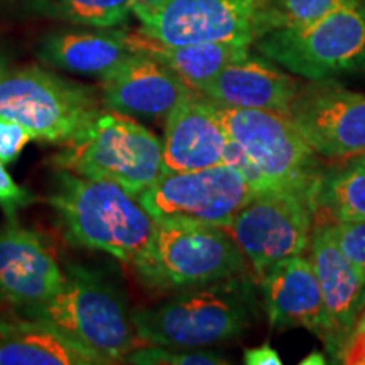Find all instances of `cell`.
Returning a JSON list of instances; mask_svg holds the SVG:
<instances>
[{
  "label": "cell",
  "instance_id": "9c48e42d",
  "mask_svg": "<svg viewBox=\"0 0 365 365\" xmlns=\"http://www.w3.org/2000/svg\"><path fill=\"white\" fill-rule=\"evenodd\" d=\"M132 12L144 34L170 46H250L269 33L266 0H168L156 9Z\"/></svg>",
  "mask_w": 365,
  "mask_h": 365
},
{
  "label": "cell",
  "instance_id": "83f0119b",
  "mask_svg": "<svg viewBox=\"0 0 365 365\" xmlns=\"http://www.w3.org/2000/svg\"><path fill=\"white\" fill-rule=\"evenodd\" d=\"M33 135L29 130L17 124V122L7 120L0 117V161L14 163L22 149L31 143Z\"/></svg>",
  "mask_w": 365,
  "mask_h": 365
},
{
  "label": "cell",
  "instance_id": "277c9868",
  "mask_svg": "<svg viewBox=\"0 0 365 365\" xmlns=\"http://www.w3.org/2000/svg\"><path fill=\"white\" fill-rule=\"evenodd\" d=\"M63 282L43 303L19 314L49 323L105 364L122 362L144 344L122 291L95 271L68 266Z\"/></svg>",
  "mask_w": 365,
  "mask_h": 365
},
{
  "label": "cell",
  "instance_id": "cb8c5ba5",
  "mask_svg": "<svg viewBox=\"0 0 365 365\" xmlns=\"http://www.w3.org/2000/svg\"><path fill=\"white\" fill-rule=\"evenodd\" d=\"M63 16L78 24L115 27L132 14V0H54Z\"/></svg>",
  "mask_w": 365,
  "mask_h": 365
},
{
  "label": "cell",
  "instance_id": "ac0fdd59",
  "mask_svg": "<svg viewBox=\"0 0 365 365\" xmlns=\"http://www.w3.org/2000/svg\"><path fill=\"white\" fill-rule=\"evenodd\" d=\"M299 88L293 76L249 54L223 68L200 91L225 107L259 108L287 115Z\"/></svg>",
  "mask_w": 365,
  "mask_h": 365
},
{
  "label": "cell",
  "instance_id": "6da1fadb",
  "mask_svg": "<svg viewBox=\"0 0 365 365\" xmlns=\"http://www.w3.org/2000/svg\"><path fill=\"white\" fill-rule=\"evenodd\" d=\"M48 203L71 244L110 254L130 266L156 228V218L124 186L68 170H56Z\"/></svg>",
  "mask_w": 365,
  "mask_h": 365
},
{
  "label": "cell",
  "instance_id": "4dcf8cb0",
  "mask_svg": "<svg viewBox=\"0 0 365 365\" xmlns=\"http://www.w3.org/2000/svg\"><path fill=\"white\" fill-rule=\"evenodd\" d=\"M166 2L168 0H132V11L134 9H156Z\"/></svg>",
  "mask_w": 365,
  "mask_h": 365
},
{
  "label": "cell",
  "instance_id": "44dd1931",
  "mask_svg": "<svg viewBox=\"0 0 365 365\" xmlns=\"http://www.w3.org/2000/svg\"><path fill=\"white\" fill-rule=\"evenodd\" d=\"M127 43L134 53L158 59L176 73L186 85L202 90L223 68L249 56L250 46L235 43H205L170 46L149 38L143 31L125 33Z\"/></svg>",
  "mask_w": 365,
  "mask_h": 365
},
{
  "label": "cell",
  "instance_id": "52a82bcc",
  "mask_svg": "<svg viewBox=\"0 0 365 365\" xmlns=\"http://www.w3.org/2000/svg\"><path fill=\"white\" fill-rule=\"evenodd\" d=\"M264 56L309 81L365 66V7L344 6L304 27L272 29L257 39Z\"/></svg>",
  "mask_w": 365,
  "mask_h": 365
},
{
  "label": "cell",
  "instance_id": "1f68e13d",
  "mask_svg": "<svg viewBox=\"0 0 365 365\" xmlns=\"http://www.w3.org/2000/svg\"><path fill=\"white\" fill-rule=\"evenodd\" d=\"M301 364H303V365H307V364H327V359H325V355H323V354L314 352L312 355H308V357L304 360H301Z\"/></svg>",
  "mask_w": 365,
  "mask_h": 365
},
{
  "label": "cell",
  "instance_id": "4fadbf2b",
  "mask_svg": "<svg viewBox=\"0 0 365 365\" xmlns=\"http://www.w3.org/2000/svg\"><path fill=\"white\" fill-rule=\"evenodd\" d=\"M269 323L277 330L307 328L327 344L330 322L317 272L309 259L291 255L259 274Z\"/></svg>",
  "mask_w": 365,
  "mask_h": 365
},
{
  "label": "cell",
  "instance_id": "7a4b0ae2",
  "mask_svg": "<svg viewBox=\"0 0 365 365\" xmlns=\"http://www.w3.org/2000/svg\"><path fill=\"white\" fill-rule=\"evenodd\" d=\"M257 293L249 276L173 293L171 298L132 312L144 345L205 349L240 336L257 314Z\"/></svg>",
  "mask_w": 365,
  "mask_h": 365
},
{
  "label": "cell",
  "instance_id": "9a60e30c",
  "mask_svg": "<svg viewBox=\"0 0 365 365\" xmlns=\"http://www.w3.org/2000/svg\"><path fill=\"white\" fill-rule=\"evenodd\" d=\"M228 135L218 105L190 88L166 117L163 139L164 171H198L223 164Z\"/></svg>",
  "mask_w": 365,
  "mask_h": 365
},
{
  "label": "cell",
  "instance_id": "ba28073f",
  "mask_svg": "<svg viewBox=\"0 0 365 365\" xmlns=\"http://www.w3.org/2000/svg\"><path fill=\"white\" fill-rule=\"evenodd\" d=\"M218 115L227 135L247 154L269 188H318L322 173L318 171L317 153L289 117L279 112L225 105H218Z\"/></svg>",
  "mask_w": 365,
  "mask_h": 365
},
{
  "label": "cell",
  "instance_id": "f1b7e54d",
  "mask_svg": "<svg viewBox=\"0 0 365 365\" xmlns=\"http://www.w3.org/2000/svg\"><path fill=\"white\" fill-rule=\"evenodd\" d=\"M340 364L365 365V308L355 319V325L350 331L349 340H346L344 354H341Z\"/></svg>",
  "mask_w": 365,
  "mask_h": 365
},
{
  "label": "cell",
  "instance_id": "30bf717a",
  "mask_svg": "<svg viewBox=\"0 0 365 365\" xmlns=\"http://www.w3.org/2000/svg\"><path fill=\"white\" fill-rule=\"evenodd\" d=\"M317 190L281 188L257 195L225 230L234 237L255 274L291 255H301L312 240Z\"/></svg>",
  "mask_w": 365,
  "mask_h": 365
},
{
  "label": "cell",
  "instance_id": "8fae6325",
  "mask_svg": "<svg viewBox=\"0 0 365 365\" xmlns=\"http://www.w3.org/2000/svg\"><path fill=\"white\" fill-rule=\"evenodd\" d=\"M257 190L234 166L171 173L143 191L137 200L154 218L181 217L227 228Z\"/></svg>",
  "mask_w": 365,
  "mask_h": 365
},
{
  "label": "cell",
  "instance_id": "f546056e",
  "mask_svg": "<svg viewBox=\"0 0 365 365\" xmlns=\"http://www.w3.org/2000/svg\"><path fill=\"white\" fill-rule=\"evenodd\" d=\"M244 362L249 365H281L282 360L279 357V354H277L266 341V344H262L261 346L245 350Z\"/></svg>",
  "mask_w": 365,
  "mask_h": 365
},
{
  "label": "cell",
  "instance_id": "e0dca14e",
  "mask_svg": "<svg viewBox=\"0 0 365 365\" xmlns=\"http://www.w3.org/2000/svg\"><path fill=\"white\" fill-rule=\"evenodd\" d=\"M312 261L330 322L328 354L340 362L355 319L365 308V277L331 239L327 225L312 234Z\"/></svg>",
  "mask_w": 365,
  "mask_h": 365
},
{
  "label": "cell",
  "instance_id": "d6a6232c",
  "mask_svg": "<svg viewBox=\"0 0 365 365\" xmlns=\"http://www.w3.org/2000/svg\"><path fill=\"white\" fill-rule=\"evenodd\" d=\"M2 71H6V65H4V59L0 58V73Z\"/></svg>",
  "mask_w": 365,
  "mask_h": 365
},
{
  "label": "cell",
  "instance_id": "5b68a950",
  "mask_svg": "<svg viewBox=\"0 0 365 365\" xmlns=\"http://www.w3.org/2000/svg\"><path fill=\"white\" fill-rule=\"evenodd\" d=\"M53 166L113 181L139 196L163 176V140L134 117L102 110L53 158Z\"/></svg>",
  "mask_w": 365,
  "mask_h": 365
},
{
  "label": "cell",
  "instance_id": "8992f818",
  "mask_svg": "<svg viewBox=\"0 0 365 365\" xmlns=\"http://www.w3.org/2000/svg\"><path fill=\"white\" fill-rule=\"evenodd\" d=\"M93 90L39 66L0 73V117L17 122L34 140L66 145L102 112Z\"/></svg>",
  "mask_w": 365,
  "mask_h": 365
},
{
  "label": "cell",
  "instance_id": "3957f363",
  "mask_svg": "<svg viewBox=\"0 0 365 365\" xmlns=\"http://www.w3.org/2000/svg\"><path fill=\"white\" fill-rule=\"evenodd\" d=\"M145 289L176 293L245 276L247 259L225 228L181 217L156 218L153 239L132 264Z\"/></svg>",
  "mask_w": 365,
  "mask_h": 365
},
{
  "label": "cell",
  "instance_id": "d4e9b609",
  "mask_svg": "<svg viewBox=\"0 0 365 365\" xmlns=\"http://www.w3.org/2000/svg\"><path fill=\"white\" fill-rule=\"evenodd\" d=\"M122 362L143 365H220L227 360L220 354L200 349H180L163 345H143L127 354Z\"/></svg>",
  "mask_w": 365,
  "mask_h": 365
},
{
  "label": "cell",
  "instance_id": "484cf974",
  "mask_svg": "<svg viewBox=\"0 0 365 365\" xmlns=\"http://www.w3.org/2000/svg\"><path fill=\"white\" fill-rule=\"evenodd\" d=\"M327 227L333 242L365 277V222H333Z\"/></svg>",
  "mask_w": 365,
  "mask_h": 365
},
{
  "label": "cell",
  "instance_id": "7402d4cb",
  "mask_svg": "<svg viewBox=\"0 0 365 365\" xmlns=\"http://www.w3.org/2000/svg\"><path fill=\"white\" fill-rule=\"evenodd\" d=\"M314 208L333 222H365V154L341 170L322 175Z\"/></svg>",
  "mask_w": 365,
  "mask_h": 365
},
{
  "label": "cell",
  "instance_id": "603a6c76",
  "mask_svg": "<svg viewBox=\"0 0 365 365\" xmlns=\"http://www.w3.org/2000/svg\"><path fill=\"white\" fill-rule=\"evenodd\" d=\"M359 0H266L269 31L281 27H304L313 24Z\"/></svg>",
  "mask_w": 365,
  "mask_h": 365
},
{
  "label": "cell",
  "instance_id": "4316f807",
  "mask_svg": "<svg viewBox=\"0 0 365 365\" xmlns=\"http://www.w3.org/2000/svg\"><path fill=\"white\" fill-rule=\"evenodd\" d=\"M34 202V195L14 181L6 170V163L0 161V208L11 218H16L21 208L29 207Z\"/></svg>",
  "mask_w": 365,
  "mask_h": 365
},
{
  "label": "cell",
  "instance_id": "5bb4252c",
  "mask_svg": "<svg viewBox=\"0 0 365 365\" xmlns=\"http://www.w3.org/2000/svg\"><path fill=\"white\" fill-rule=\"evenodd\" d=\"M63 276L38 234L12 220L0 227V304L19 312L33 308L58 289Z\"/></svg>",
  "mask_w": 365,
  "mask_h": 365
},
{
  "label": "cell",
  "instance_id": "2e32d148",
  "mask_svg": "<svg viewBox=\"0 0 365 365\" xmlns=\"http://www.w3.org/2000/svg\"><path fill=\"white\" fill-rule=\"evenodd\" d=\"M100 81V100L107 110L144 118H166L191 88L166 65L143 53H132Z\"/></svg>",
  "mask_w": 365,
  "mask_h": 365
},
{
  "label": "cell",
  "instance_id": "7c38bea8",
  "mask_svg": "<svg viewBox=\"0 0 365 365\" xmlns=\"http://www.w3.org/2000/svg\"><path fill=\"white\" fill-rule=\"evenodd\" d=\"M296 129L323 158L365 154V93L330 81L301 86L289 113Z\"/></svg>",
  "mask_w": 365,
  "mask_h": 365
},
{
  "label": "cell",
  "instance_id": "ffe728a7",
  "mask_svg": "<svg viewBox=\"0 0 365 365\" xmlns=\"http://www.w3.org/2000/svg\"><path fill=\"white\" fill-rule=\"evenodd\" d=\"M134 53L124 31L56 33L39 48V59L48 66L85 76L105 78Z\"/></svg>",
  "mask_w": 365,
  "mask_h": 365
},
{
  "label": "cell",
  "instance_id": "d6986e66",
  "mask_svg": "<svg viewBox=\"0 0 365 365\" xmlns=\"http://www.w3.org/2000/svg\"><path fill=\"white\" fill-rule=\"evenodd\" d=\"M0 365H103L97 355L41 319L0 317Z\"/></svg>",
  "mask_w": 365,
  "mask_h": 365
}]
</instances>
